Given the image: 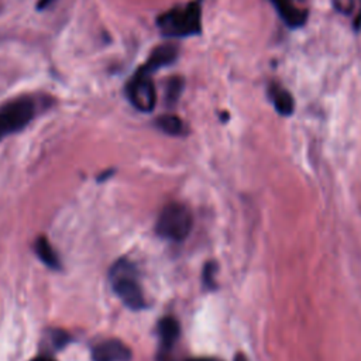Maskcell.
I'll return each mask as SVG.
<instances>
[{
  "label": "cell",
  "mask_w": 361,
  "mask_h": 361,
  "mask_svg": "<svg viewBox=\"0 0 361 361\" xmlns=\"http://www.w3.org/2000/svg\"><path fill=\"white\" fill-rule=\"evenodd\" d=\"M161 34L172 38H185L202 32V1L193 0L185 6H176L157 18Z\"/></svg>",
  "instance_id": "6da1fadb"
},
{
  "label": "cell",
  "mask_w": 361,
  "mask_h": 361,
  "mask_svg": "<svg viewBox=\"0 0 361 361\" xmlns=\"http://www.w3.org/2000/svg\"><path fill=\"white\" fill-rule=\"evenodd\" d=\"M109 279L114 293L128 309L141 310L145 307L147 303L137 279V269L131 261L126 258L118 259L110 268Z\"/></svg>",
  "instance_id": "7a4b0ae2"
},
{
  "label": "cell",
  "mask_w": 361,
  "mask_h": 361,
  "mask_svg": "<svg viewBox=\"0 0 361 361\" xmlns=\"http://www.w3.org/2000/svg\"><path fill=\"white\" fill-rule=\"evenodd\" d=\"M193 226V217L190 210L178 202H171L162 207L157 224L155 231L159 237L171 241H182L185 240Z\"/></svg>",
  "instance_id": "3957f363"
},
{
  "label": "cell",
  "mask_w": 361,
  "mask_h": 361,
  "mask_svg": "<svg viewBox=\"0 0 361 361\" xmlns=\"http://www.w3.org/2000/svg\"><path fill=\"white\" fill-rule=\"evenodd\" d=\"M35 111V102L28 96L13 99L0 106V141L23 130L34 118Z\"/></svg>",
  "instance_id": "277c9868"
},
{
  "label": "cell",
  "mask_w": 361,
  "mask_h": 361,
  "mask_svg": "<svg viewBox=\"0 0 361 361\" xmlns=\"http://www.w3.org/2000/svg\"><path fill=\"white\" fill-rule=\"evenodd\" d=\"M124 93L134 109L142 113H151L157 104V90L152 75L141 66L128 79Z\"/></svg>",
  "instance_id": "5b68a950"
},
{
  "label": "cell",
  "mask_w": 361,
  "mask_h": 361,
  "mask_svg": "<svg viewBox=\"0 0 361 361\" xmlns=\"http://www.w3.org/2000/svg\"><path fill=\"white\" fill-rule=\"evenodd\" d=\"M92 361H131V350L117 338H107L92 348Z\"/></svg>",
  "instance_id": "8992f818"
},
{
  "label": "cell",
  "mask_w": 361,
  "mask_h": 361,
  "mask_svg": "<svg viewBox=\"0 0 361 361\" xmlns=\"http://www.w3.org/2000/svg\"><path fill=\"white\" fill-rule=\"evenodd\" d=\"M269 3L289 28H299L307 20V10L300 7L296 0H269Z\"/></svg>",
  "instance_id": "52a82bcc"
},
{
  "label": "cell",
  "mask_w": 361,
  "mask_h": 361,
  "mask_svg": "<svg viewBox=\"0 0 361 361\" xmlns=\"http://www.w3.org/2000/svg\"><path fill=\"white\" fill-rule=\"evenodd\" d=\"M178 55H179L178 45L172 42L161 44L152 49L148 59L141 65V68L149 72L151 75H154L158 69L172 65L178 59Z\"/></svg>",
  "instance_id": "ba28073f"
},
{
  "label": "cell",
  "mask_w": 361,
  "mask_h": 361,
  "mask_svg": "<svg viewBox=\"0 0 361 361\" xmlns=\"http://www.w3.org/2000/svg\"><path fill=\"white\" fill-rule=\"evenodd\" d=\"M179 333H180V327L175 317L166 316L159 320L158 336H159L161 347L164 350V355H166V353L173 347V344L179 338Z\"/></svg>",
  "instance_id": "9c48e42d"
},
{
  "label": "cell",
  "mask_w": 361,
  "mask_h": 361,
  "mask_svg": "<svg viewBox=\"0 0 361 361\" xmlns=\"http://www.w3.org/2000/svg\"><path fill=\"white\" fill-rule=\"evenodd\" d=\"M268 93L275 110L281 116H290L293 113V109H295L293 97L283 86L278 83H272L268 87Z\"/></svg>",
  "instance_id": "30bf717a"
},
{
  "label": "cell",
  "mask_w": 361,
  "mask_h": 361,
  "mask_svg": "<svg viewBox=\"0 0 361 361\" xmlns=\"http://www.w3.org/2000/svg\"><path fill=\"white\" fill-rule=\"evenodd\" d=\"M34 250H35V254L37 257L49 268L52 269H59L61 268V261H59V257L56 254V251L52 248L51 243L48 241L47 237L44 235H39L35 238V243H34Z\"/></svg>",
  "instance_id": "8fae6325"
},
{
  "label": "cell",
  "mask_w": 361,
  "mask_h": 361,
  "mask_svg": "<svg viewBox=\"0 0 361 361\" xmlns=\"http://www.w3.org/2000/svg\"><path fill=\"white\" fill-rule=\"evenodd\" d=\"M155 126L165 134L182 135L185 134L183 121L175 114H162L155 120Z\"/></svg>",
  "instance_id": "7c38bea8"
},
{
  "label": "cell",
  "mask_w": 361,
  "mask_h": 361,
  "mask_svg": "<svg viewBox=\"0 0 361 361\" xmlns=\"http://www.w3.org/2000/svg\"><path fill=\"white\" fill-rule=\"evenodd\" d=\"M185 86V80L180 76H169L165 82V103L168 107H172L178 103L182 90Z\"/></svg>",
  "instance_id": "4fadbf2b"
},
{
  "label": "cell",
  "mask_w": 361,
  "mask_h": 361,
  "mask_svg": "<svg viewBox=\"0 0 361 361\" xmlns=\"http://www.w3.org/2000/svg\"><path fill=\"white\" fill-rule=\"evenodd\" d=\"M51 337H52V344H54L56 348L65 347V345L69 343V340H71V336H69L66 331H62V330H55V331H52Z\"/></svg>",
  "instance_id": "5bb4252c"
},
{
  "label": "cell",
  "mask_w": 361,
  "mask_h": 361,
  "mask_svg": "<svg viewBox=\"0 0 361 361\" xmlns=\"http://www.w3.org/2000/svg\"><path fill=\"white\" fill-rule=\"evenodd\" d=\"M214 272H216V265L213 262H207L204 267V272H203V281H204V285L209 288L214 286V282H213Z\"/></svg>",
  "instance_id": "9a60e30c"
},
{
  "label": "cell",
  "mask_w": 361,
  "mask_h": 361,
  "mask_svg": "<svg viewBox=\"0 0 361 361\" xmlns=\"http://www.w3.org/2000/svg\"><path fill=\"white\" fill-rule=\"evenodd\" d=\"M52 3H55V0H38V1H37V10H45V8L49 7Z\"/></svg>",
  "instance_id": "2e32d148"
},
{
  "label": "cell",
  "mask_w": 361,
  "mask_h": 361,
  "mask_svg": "<svg viewBox=\"0 0 361 361\" xmlns=\"http://www.w3.org/2000/svg\"><path fill=\"white\" fill-rule=\"evenodd\" d=\"M31 361H55V360L51 357H47V355H38V357L32 358Z\"/></svg>",
  "instance_id": "e0dca14e"
},
{
  "label": "cell",
  "mask_w": 361,
  "mask_h": 361,
  "mask_svg": "<svg viewBox=\"0 0 361 361\" xmlns=\"http://www.w3.org/2000/svg\"><path fill=\"white\" fill-rule=\"evenodd\" d=\"M234 361H247V358L244 357V354H237L235 358H234Z\"/></svg>",
  "instance_id": "ac0fdd59"
},
{
  "label": "cell",
  "mask_w": 361,
  "mask_h": 361,
  "mask_svg": "<svg viewBox=\"0 0 361 361\" xmlns=\"http://www.w3.org/2000/svg\"><path fill=\"white\" fill-rule=\"evenodd\" d=\"M189 361H209V360H204V358H195V360H189Z\"/></svg>",
  "instance_id": "d6986e66"
}]
</instances>
